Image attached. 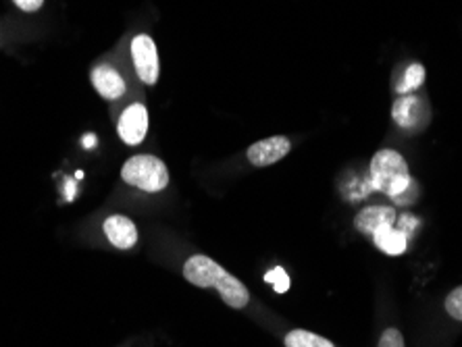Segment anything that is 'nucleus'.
I'll list each match as a JSON object with an SVG mask.
<instances>
[{
  "label": "nucleus",
  "mask_w": 462,
  "mask_h": 347,
  "mask_svg": "<svg viewBox=\"0 0 462 347\" xmlns=\"http://www.w3.org/2000/svg\"><path fill=\"white\" fill-rule=\"evenodd\" d=\"M264 281L273 283V288H275L277 294H285V291L290 289V277L285 275V270L282 267L269 270V273L264 275Z\"/></svg>",
  "instance_id": "nucleus-16"
},
{
  "label": "nucleus",
  "mask_w": 462,
  "mask_h": 347,
  "mask_svg": "<svg viewBox=\"0 0 462 347\" xmlns=\"http://www.w3.org/2000/svg\"><path fill=\"white\" fill-rule=\"evenodd\" d=\"M377 347H404V337L398 329H385L383 335L379 337Z\"/></svg>",
  "instance_id": "nucleus-17"
},
{
  "label": "nucleus",
  "mask_w": 462,
  "mask_h": 347,
  "mask_svg": "<svg viewBox=\"0 0 462 347\" xmlns=\"http://www.w3.org/2000/svg\"><path fill=\"white\" fill-rule=\"evenodd\" d=\"M105 235L106 240L119 250L134 248L135 242H138V229H135L134 221L121 215L108 216L105 221Z\"/></svg>",
  "instance_id": "nucleus-9"
},
{
  "label": "nucleus",
  "mask_w": 462,
  "mask_h": 347,
  "mask_svg": "<svg viewBox=\"0 0 462 347\" xmlns=\"http://www.w3.org/2000/svg\"><path fill=\"white\" fill-rule=\"evenodd\" d=\"M392 117L400 127L412 129L414 125L420 123V117H425V106L423 100L412 96V94H406V96H400L393 102Z\"/></svg>",
  "instance_id": "nucleus-10"
},
{
  "label": "nucleus",
  "mask_w": 462,
  "mask_h": 347,
  "mask_svg": "<svg viewBox=\"0 0 462 347\" xmlns=\"http://www.w3.org/2000/svg\"><path fill=\"white\" fill-rule=\"evenodd\" d=\"M90 78H92L94 90H97L100 96L106 100H119L127 90L125 79L121 78V73L108 63L94 67Z\"/></svg>",
  "instance_id": "nucleus-7"
},
{
  "label": "nucleus",
  "mask_w": 462,
  "mask_h": 347,
  "mask_svg": "<svg viewBox=\"0 0 462 347\" xmlns=\"http://www.w3.org/2000/svg\"><path fill=\"white\" fill-rule=\"evenodd\" d=\"M13 5L25 13H36L44 5V0H13Z\"/></svg>",
  "instance_id": "nucleus-18"
},
{
  "label": "nucleus",
  "mask_w": 462,
  "mask_h": 347,
  "mask_svg": "<svg viewBox=\"0 0 462 347\" xmlns=\"http://www.w3.org/2000/svg\"><path fill=\"white\" fill-rule=\"evenodd\" d=\"M373 242H375V246L385 251V254L390 256H398V254H404L406 246H409V240H406V233L402 229H393L392 227H385L382 231H377L375 235H373Z\"/></svg>",
  "instance_id": "nucleus-12"
},
{
  "label": "nucleus",
  "mask_w": 462,
  "mask_h": 347,
  "mask_svg": "<svg viewBox=\"0 0 462 347\" xmlns=\"http://www.w3.org/2000/svg\"><path fill=\"white\" fill-rule=\"evenodd\" d=\"M217 291H219L223 302H226L227 306H231V308L236 310H242L246 308L248 302H250V294L246 289V285H244L240 279H236L234 275H229L227 270L223 273V277L217 281Z\"/></svg>",
  "instance_id": "nucleus-11"
},
{
  "label": "nucleus",
  "mask_w": 462,
  "mask_h": 347,
  "mask_svg": "<svg viewBox=\"0 0 462 347\" xmlns=\"http://www.w3.org/2000/svg\"><path fill=\"white\" fill-rule=\"evenodd\" d=\"M132 59H134V67L135 73L142 84L146 86H154L159 81V52H156V44L151 36L146 33H140L132 40Z\"/></svg>",
  "instance_id": "nucleus-3"
},
{
  "label": "nucleus",
  "mask_w": 462,
  "mask_h": 347,
  "mask_svg": "<svg viewBox=\"0 0 462 347\" xmlns=\"http://www.w3.org/2000/svg\"><path fill=\"white\" fill-rule=\"evenodd\" d=\"M291 142L285 135H275V138H267L261 142H254L253 146L246 150L248 162L254 167H271L275 162L290 154Z\"/></svg>",
  "instance_id": "nucleus-5"
},
{
  "label": "nucleus",
  "mask_w": 462,
  "mask_h": 347,
  "mask_svg": "<svg viewBox=\"0 0 462 347\" xmlns=\"http://www.w3.org/2000/svg\"><path fill=\"white\" fill-rule=\"evenodd\" d=\"M423 84H425V67L419 63H412L409 69H406L402 81H400L396 87V92L400 96H406V94L417 92Z\"/></svg>",
  "instance_id": "nucleus-14"
},
{
  "label": "nucleus",
  "mask_w": 462,
  "mask_h": 347,
  "mask_svg": "<svg viewBox=\"0 0 462 347\" xmlns=\"http://www.w3.org/2000/svg\"><path fill=\"white\" fill-rule=\"evenodd\" d=\"M121 179H124L127 186L138 187L142 192H162L169 186V171L165 162L156 156L140 154L132 156L124 169H121Z\"/></svg>",
  "instance_id": "nucleus-2"
},
{
  "label": "nucleus",
  "mask_w": 462,
  "mask_h": 347,
  "mask_svg": "<svg viewBox=\"0 0 462 347\" xmlns=\"http://www.w3.org/2000/svg\"><path fill=\"white\" fill-rule=\"evenodd\" d=\"M446 312L454 318V321L462 323V285L450 291V296L446 297Z\"/></svg>",
  "instance_id": "nucleus-15"
},
{
  "label": "nucleus",
  "mask_w": 462,
  "mask_h": 347,
  "mask_svg": "<svg viewBox=\"0 0 462 347\" xmlns=\"http://www.w3.org/2000/svg\"><path fill=\"white\" fill-rule=\"evenodd\" d=\"M285 347H336V345L331 343L329 339L315 335V333L296 329L285 335Z\"/></svg>",
  "instance_id": "nucleus-13"
},
{
  "label": "nucleus",
  "mask_w": 462,
  "mask_h": 347,
  "mask_svg": "<svg viewBox=\"0 0 462 347\" xmlns=\"http://www.w3.org/2000/svg\"><path fill=\"white\" fill-rule=\"evenodd\" d=\"M373 187L390 198L402 202L404 194L412 192V179L404 156L396 150H379L371 160Z\"/></svg>",
  "instance_id": "nucleus-1"
},
{
  "label": "nucleus",
  "mask_w": 462,
  "mask_h": 347,
  "mask_svg": "<svg viewBox=\"0 0 462 347\" xmlns=\"http://www.w3.org/2000/svg\"><path fill=\"white\" fill-rule=\"evenodd\" d=\"M396 223V210L390 206H369L363 208L356 215L355 224L360 233L365 235H375L377 231H382L385 227H392Z\"/></svg>",
  "instance_id": "nucleus-8"
},
{
  "label": "nucleus",
  "mask_w": 462,
  "mask_h": 347,
  "mask_svg": "<svg viewBox=\"0 0 462 347\" xmlns=\"http://www.w3.org/2000/svg\"><path fill=\"white\" fill-rule=\"evenodd\" d=\"M119 138L125 142L127 146H138L144 142L148 133V108L140 102L129 105L124 113H121L117 123Z\"/></svg>",
  "instance_id": "nucleus-4"
},
{
  "label": "nucleus",
  "mask_w": 462,
  "mask_h": 347,
  "mask_svg": "<svg viewBox=\"0 0 462 347\" xmlns=\"http://www.w3.org/2000/svg\"><path fill=\"white\" fill-rule=\"evenodd\" d=\"M223 273L226 270H223L221 264H217L213 258L202 254L192 256L183 264V277L196 285V288H217V281L223 277Z\"/></svg>",
  "instance_id": "nucleus-6"
}]
</instances>
